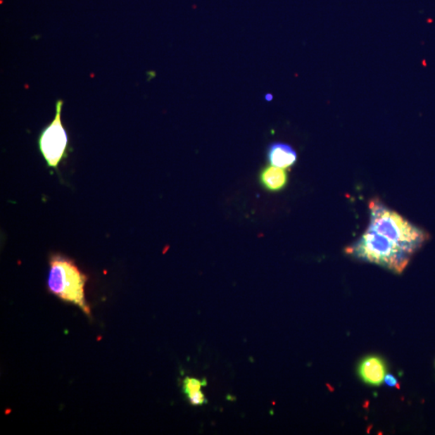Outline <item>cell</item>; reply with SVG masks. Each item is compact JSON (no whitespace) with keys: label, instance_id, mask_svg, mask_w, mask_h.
<instances>
[{"label":"cell","instance_id":"cell-9","mask_svg":"<svg viewBox=\"0 0 435 435\" xmlns=\"http://www.w3.org/2000/svg\"><path fill=\"white\" fill-rule=\"evenodd\" d=\"M188 399L193 405H203L206 403L205 395L202 391L193 394Z\"/></svg>","mask_w":435,"mask_h":435},{"label":"cell","instance_id":"cell-5","mask_svg":"<svg viewBox=\"0 0 435 435\" xmlns=\"http://www.w3.org/2000/svg\"><path fill=\"white\" fill-rule=\"evenodd\" d=\"M361 380L372 386H380L386 376V362L381 357L370 355L362 360L358 369Z\"/></svg>","mask_w":435,"mask_h":435},{"label":"cell","instance_id":"cell-3","mask_svg":"<svg viewBox=\"0 0 435 435\" xmlns=\"http://www.w3.org/2000/svg\"><path fill=\"white\" fill-rule=\"evenodd\" d=\"M87 281V277L70 258L58 254L50 258L47 282L49 291L90 315V308L85 298Z\"/></svg>","mask_w":435,"mask_h":435},{"label":"cell","instance_id":"cell-10","mask_svg":"<svg viewBox=\"0 0 435 435\" xmlns=\"http://www.w3.org/2000/svg\"><path fill=\"white\" fill-rule=\"evenodd\" d=\"M384 382L388 384L390 387H397L399 388V384L398 382L397 379H396L393 375L388 374L384 377Z\"/></svg>","mask_w":435,"mask_h":435},{"label":"cell","instance_id":"cell-4","mask_svg":"<svg viewBox=\"0 0 435 435\" xmlns=\"http://www.w3.org/2000/svg\"><path fill=\"white\" fill-rule=\"evenodd\" d=\"M63 102L57 103V114L49 126L42 131L39 138V149L49 168L58 170L61 160L67 156L68 135L61 122V115Z\"/></svg>","mask_w":435,"mask_h":435},{"label":"cell","instance_id":"cell-8","mask_svg":"<svg viewBox=\"0 0 435 435\" xmlns=\"http://www.w3.org/2000/svg\"><path fill=\"white\" fill-rule=\"evenodd\" d=\"M206 384V380L200 381L196 378L187 377L183 382L184 393L187 398L191 397L193 394L201 391V389Z\"/></svg>","mask_w":435,"mask_h":435},{"label":"cell","instance_id":"cell-2","mask_svg":"<svg viewBox=\"0 0 435 435\" xmlns=\"http://www.w3.org/2000/svg\"><path fill=\"white\" fill-rule=\"evenodd\" d=\"M346 252L362 260L401 273L409 264L412 253L380 234L367 229Z\"/></svg>","mask_w":435,"mask_h":435},{"label":"cell","instance_id":"cell-1","mask_svg":"<svg viewBox=\"0 0 435 435\" xmlns=\"http://www.w3.org/2000/svg\"><path fill=\"white\" fill-rule=\"evenodd\" d=\"M370 209V222L367 229L380 234L412 254L426 242L428 236L425 232L389 209L382 201L372 199Z\"/></svg>","mask_w":435,"mask_h":435},{"label":"cell","instance_id":"cell-7","mask_svg":"<svg viewBox=\"0 0 435 435\" xmlns=\"http://www.w3.org/2000/svg\"><path fill=\"white\" fill-rule=\"evenodd\" d=\"M261 186L270 192H279L286 188L289 181L287 172L284 169L270 165L266 166L260 172Z\"/></svg>","mask_w":435,"mask_h":435},{"label":"cell","instance_id":"cell-11","mask_svg":"<svg viewBox=\"0 0 435 435\" xmlns=\"http://www.w3.org/2000/svg\"><path fill=\"white\" fill-rule=\"evenodd\" d=\"M265 99L267 100V101H271V100L272 99V96L270 94H267L265 96Z\"/></svg>","mask_w":435,"mask_h":435},{"label":"cell","instance_id":"cell-6","mask_svg":"<svg viewBox=\"0 0 435 435\" xmlns=\"http://www.w3.org/2000/svg\"><path fill=\"white\" fill-rule=\"evenodd\" d=\"M267 158L271 165L287 169L296 163L298 155L290 145L276 142L267 149Z\"/></svg>","mask_w":435,"mask_h":435}]
</instances>
